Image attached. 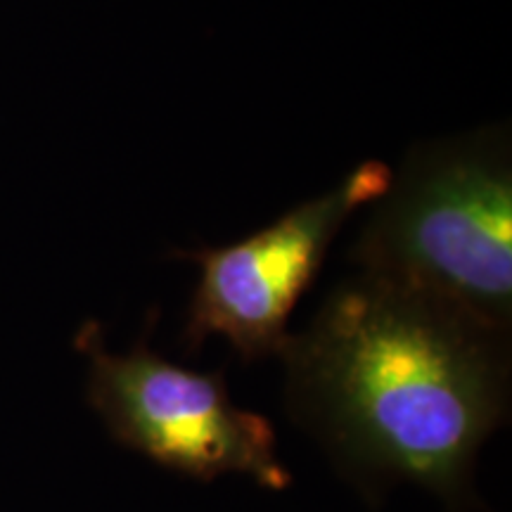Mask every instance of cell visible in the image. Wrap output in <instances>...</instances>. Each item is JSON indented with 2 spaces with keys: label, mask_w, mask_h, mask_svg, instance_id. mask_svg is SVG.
Listing matches in <instances>:
<instances>
[{
  "label": "cell",
  "mask_w": 512,
  "mask_h": 512,
  "mask_svg": "<svg viewBox=\"0 0 512 512\" xmlns=\"http://www.w3.org/2000/svg\"><path fill=\"white\" fill-rule=\"evenodd\" d=\"M278 356L292 418L347 470L465 505L479 448L508 413V335L358 273Z\"/></svg>",
  "instance_id": "1"
},
{
  "label": "cell",
  "mask_w": 512,
  "mask_h": 512,
  "mask_svg": "<svg viewBox=\"0 0 512 512\" xmlns=\"http://www.w3.org/2000/svg\"><path fill=\"white\" fill-rule=\"evenodd\" d=\"M503 128L420 145L368 204L358 273L408 287L482 328L512 323V147Z\"/></svg>",
  "instance_id": "2"
},
{
  "label": "cell",
  "mask_w": 512,
  "mask_h": 512,
  "mask_svg": "<svg viewBox=\"0 0 512 512\" xmlns=\"http://www.w3.org/2000/svg\"><path fill=\"white\" fill-rule=\"evenodd\" d=\"M88 396L112 437L178 475L216 479L247 475L271 491L292 484L266 418L230 399L219 373H197L164 361L140 342L112 354L88 330Z\"/></svg>",
  "instance_id": "3"
},
{
  "label": "cell",
  "mask_w": 512,
  "mask_h": 512,
  "mask_svg": "<svg viewBox=\"0 0 512 512\" xmlns=\"http://www.w3.org/2000/svg\"><path fill=\"white\" fill-rule=\"evenodd\" d=\"M392 166L363 162L335 188L287 211L235 245L197 254L200 283L185 337L192 347L219 335L245 358L280 354L287 320L313 283L325 254L356 211L382 195Z\"/></svg>",
  "instance_id": "4"
}]
</instances>
